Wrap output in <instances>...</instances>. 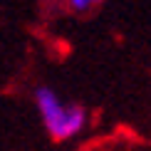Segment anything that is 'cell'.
<instances>
[{
  "label": "cell",
  "instance_id": "6da1fadb",
  "mask_svg": "<svg viewBox=\"0 0 151 151\" xmlns=\"http://www.w3.org/2000/svg\"><path fill=\"white\" fill-rule=\"evenodd\" d=\"M35 106L42 116L47 134L55 141H67L74 134H79L87 124V109L79 104H65L60 94L50 87H37L35 89Z\"/></svg>",
  "mask_w": 151,
  "mask_h": 151
},
{
  "label": "cell",
  "instance_id": "7a4b0ae2",
  "mask_svg": "<svg viewBox=\"0 0 151 151\" xmlns=\"http://www.w3.org/2000/svg\"><path fill=\"white\" fill-rule=\"evenodd\" d=\"M102 0H67V8H70L72 12H87L92 10L94 5H99Z\"/></svg>",
  "mask_w": 151,
  "mask_h": 151
}]
</instances>
